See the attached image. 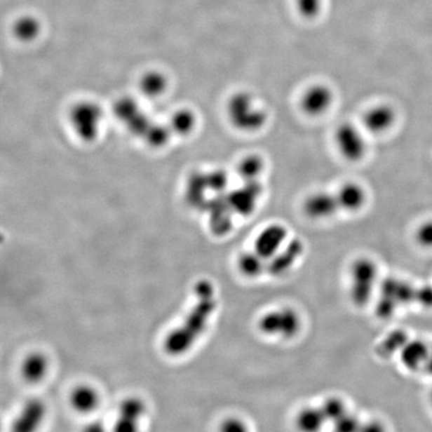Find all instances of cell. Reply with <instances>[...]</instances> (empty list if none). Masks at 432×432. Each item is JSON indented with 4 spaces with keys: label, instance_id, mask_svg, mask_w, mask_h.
Masks as SVG:
<instances>
[{
    "label": "cell",
    "instance_id": "obj_1",
    "mask_svg": "<svg viewBox=\"0 0 432 432\" xmlns=\"http://www.w3.org/2000/svg\"><path fill=\"white\" fill-rule=\"evenodd\" d=\"M196 302L182 325L169 333L164 349L171 356H180L189 351L203 335L210 316L216 309L215 286L203 279L196 286Z\"/></svg>",
    "mask_w": 432,
    "mask_h": 432
},
{
    "label": "cell",
    "instance_id": "obj_2",
    "mask_svg": "<svg viewBox=\"0 0 432 432\" xmlns=\"http://www.w3.org/2000/svg\"><path fill=\"white\" fill-rule=\"evenodd\" d=\"M227 114L231 126L241 133H257L269 121L266 110L258 104L250 91H237L230 96Z\"/></svg>",
    "mask_w": 432,
    "mask_h": 432
},
{
    "label": "cell",
    "instance_id": "obj_3",
    "mask_svg": "<svg viewBox=\"0 0 432 432\" xmlns=\"http://www.w3.org/2000/svg\"><path fill=\"white\" fill-rule=\"evenodd\" d=\"M378 267L370 257H359L349 269V298L356 307H365L378 290Z\"/></svg>",
    "mask_w": 432,
    "mask_h": 432
},
{
    "label": "cell",
    "instance_id": "obj_4",
    "mask_svg": "<svg viewBox=\"0 0 432 432\" xmlns=\"http://www.w3.org/2000/svg\"><path fill=\"white\" fill-rule=\"evenodd\" d=\"M417 288L396 277H387L378 285L375 314L379 318H391L399 307L415 302Z\"/></svg>",
    "mask_w": 432,
    "mask_h": 432
},
{
    "label": "cell",
    "instance_id": "obj_5",
    "mask_svg": "<svg viewBox=\"0 0 432 432\" xmlns=\"http://www.w3.org/2000/svg\"><path fill=\"white\" fill-rule=\"evenodd\" d=\"M257 328L265 337L288 340L299 335L302 319L295 309L284 306L262 314L258 319Z\"/></svg>",
    "mask_w": 432,
    "mask_h": 432
},
{
    "label": "cell",
    "instance_id": "obj_6",
    "mask_svg": "<svg viewBox=\"0 0 432 432\" xmlns=\"http://www.w3.org/2000/svg\"><path fill=\"white\" fill-rule=\"evenodd\" d=\"M335 142L340 156L349 162L360 161L367 151L363 131L351 122H344L335 129Z\"/></svg>",
    "mask_w": 432,
    "mask_h": 432
},
{
    "label": "cell",
    "instance_id": "obj_7",
    "mask_svg": "<svg viewBox=\"0 0 432 432\" xmlns=\"http://www.w3.org/2000/svg\"><path fill=\"white\" fill-rule=\"evenodd\" d=\"M333 100L335 95L330 86L324 83H313L302 93L299 107L309 116H323L332 107Z\"/></svg>",
    "mask_w": 432,
    "mask_h": 432
},
{
    "label": "cell",
    "instance_id": "obj_8",
    "mask_svg": "<svg viewBox=\"0 0 432 432\" xmlns=\"http://www.w3.org/2000/svg\"><path fill=\"white\" fill-rule=\"evenodd\" d=\"M288 241V230L281 223H271L257 234L252 250L264 259L269 260Z\"/></svg>",
    "mask_w": 432,
    "mask_h": 432
},
{
    "label": "cell",
    "instance_id": "obj_9",
    "mask_svg": "<svg viewBox=\"0 0 432 432\" xmlns=\"http://www.w3.org/2000/svg\"><path fill=\"white\" fill-rule=\"evenodd\" d=\"M304 244L299 238L288 239L285 245L274 257L267 260L266 274L281 277L290 272L304 255Z\"/></svg>",
    "mask_w": 432,
    "mask_h": 432
},
{
    "label": "cell",
    "instance_id": "obj_10",
    "mask_svg": "<svg viewBox=\"0 0 432 432\" xmlns=\"http://www.w3.org/2000/svg\"><path fill=\"white\" fill-rule=\"evenodd\" d=\"M304 215L313 220H323L332 217L340 211L337 194L328 191H316L305 198Z\"/></svg>",
    "mask_w": 432,
    "mask_h": 432
},
{
    "label": "cell",
    "instance_id": "obj_11",
    "mask_svg": "<svg viewBox=\"0 0 432 432\" xmlns=\"http://www.w3.org/2000/svg\"><path fill=\"white\" fill-rule=\"evenodd\" d=\"M396 109L389 103H377L366 109L363 115L365 130L372 135H382L392 128L396 121Z\"/></svg>",
    "mask_w": 432,
    "mask_h": 432
},
{
    "label": "cell",
    "instance_id": "obj_12",
    "mask_svg": "<svg viewBox=\"0 0 432 432\" xmlns=\"http://www.w3.org/2000/svg\"><path fill=\"white\" fill-rule=\"evenodd\" d=\"M100 119L102 112L93 103H81L74 108L72 114L75 130L86 140L93 137L97 133Z\"/></svg>",
    "mask_w": 432,
    "mask_h": 432
},
{
    "label": "cell",
    "instance_id": "obj_13",
    "mask_svg": "<svg viewBox=\"0 0 432 432\" xmlns=\"http://www.w3.org/2000/svg\"><path fill=\"white\" fill-rule=\"evenodd\" d=\"M262 194V185L258 182H245L243 189L234 191L227 201L234 212L248 216L257 208V201Z\"/></svg>",
    "mask_w": 432,
    "mask_h": 432
},
{
    "label": "cell",
    "instance_id": "obj_14",
    "mask_svg": "<svg viewBox=\"0 0 432 432\" xmlns=\"http://www.w3.org/2000/svg\"><path fill=\"white\" fill-rule=\"evenodd\" d=\"M46 414V406L39 399H30L23 406L18 419L13 422V431L16 432L34 431L39 427Z\"/></svg>",
    "mask_w": 432,
    "mask_h": 432
},
{
    "label": "cell",
    "instance_id": "obj_15",
    "mask_svg": "<svg viewBox=\"0 0 432 432\" xmlns=\"http://www.w3.org/2000/svg\"><path fill=\"white\" fill-rule=\"evenodd\" d=\"M429 349L426 342L420 339H410L399 352L401 365L410 372L424 370Z\"/></svg>",
    "mask_w": 432,
    "mask_h": 432
},
{
    "label": "cell",
    "instance_id": "obj_16",
    "mask_svg": "<svg viewBox=\"0 0 432 432\" xmlns=\"http://www.w3.org/2000/svg\"><path fill=\"white\" fill-rule=\"evenodd\" d=\"M340 210L358 212L363 210L367 201L365 189L356 182H346L337 192Z\"/></svg>",
    "mask_w": 432,
    "mask_h": 432
},
{
    "label": "cell",
    "instance_id": "obj_17",
    "mask_svg": "<svg viewBox=\"0 0 432 432\" xmlns=\"http://www.w3.org/2000/svg\"><path fill=\"white\" fill-rule=\"evenodd\" d=\"M144 412V405L140 399L129 398L121 403L119 414L115 424L116 431H135L138 421Z\"/></svg>",
    "mask_w": 432,
    "mask_h": 432
},
{
    "label": "cell",
    "instance_id": "obj_18",
    "mask_svg": "<svg viewBox=\"0 0 432 432\" xmlns=\"http://www.w3.org/2000/svg\"><path fill=\"white\" fill-rule=\"evenodd\" d=\"M237 269L243 276L250 279L266 274V260L257 255L255 251H245L237 258Z\"/></svg>",
    "mask_w": 432,
    "mask_h": 432
},
{
    "label": "cell",
    "instance_id": "obj_19",
    "mask_svg": "<svg viewBox=\"0 0 432 432\" xmlns=\"http://www.w3.org/2000/svg\"><path fill=\"white\" fill-rule=\"evenodd\" d=\"M328 424L323 410L319 406H306L297 413V426L305 432L319 431Z\"/></svg>",
    "mask_w": 432,
    "mask_h": 432
},
{
    "label": "cell",
    "instance_id": "obj_20",
    "mask_svg": "<svg viewBox=\"0 0 432 432\" xmlns=\"http://www.w3.org/2000/svg\"><path fill=\"white\" fill-rule=\"evenodd\" d=\"M410 340V337L403 330H394L386 335L378 344L377 354L382 358H389L391 356L399 354L406 342Z\"/></svg>",
    "mask_w": 432,
    "mask_h": 432
},
{
    "label": "cell",
    "instance_id": "obj_21",
    "mask_svg": "<svg viewBox=\"0 0 432 432\" xmlns=\"http://www.w3.org/2000/svg\"><path fill=\"white\" fill-rule=\"evenodd\" d=\"M48 372V360L41 353H32L23 361L21 372L23 377L29 382H37L42 379Z\"/></svg>",
    "mask_w": 432,
    "mask_h": 432
},
{
    "label": "cell",
    "instance_id": "obj_22",
    "mask_svg": "<svg viewBox=\"0 0 432 432\" xmlns=\"http://www.w3.org/2000/svg\"><path fill=\"white\" fill-rule=\"evenodd\" d=\"M72 403L75 410L79 412H91L97 406V392L88 385L76 387L72 394Z\"/></svg>",
    "mask_w": 432,
    "mask_h": 432
},
{
    "label": "cell",
    "instance_id": "obj_23",
    "mask_svg": "<svg viewBox=\"0 0 432 432\" xmlns=\"http://www.w3.org/2000/svg\"><path fill=\"white\" fill-rule=\"evenodd\" d=\"M264 169V161L257 154H250L243 161L239 162L238 170L239 175L243 178L244 182H257L258 176L262 175Z\"/></svg>",
    "mask_w": 432,
    "mask_h": 432
},
{
    "label": "cell",
    "instance_id": "obj_24",
    "mask_svg": "<svg viewBox=\"0 0 432 432\" xmlns=\"http://www.w3.org/2000/svg\"><path fill=\"white\" fill-rule=\"evenodd\" d=\"M320 407L328 422L332 424H335L337 420L342 419L344 415L349 412L344 401L342 398H335V396L326 398L321 403Z\"/></svg>",
    "mask_w": 432,
    "mask_h": 432
},
{
    "label": "cell",
    "instance_id": "obj_25",
    "mask_svg": "<svg viewBox=\"0 0 432 432\" xmlns=\"http://www.w3.org/2000/svg\"><path fill=\"white\" fill-rule=\"evenodd\" d=\"M39 21L32 16H25L16 21L14 25V34L21 41H32L39 32Z\"/></svg>",
    "mask_w": 432,
    "mask_h": 432
},
{
    "label": "cell",
    "instance_id": "obj_26",
    "mask_svg": "<svg viewBox=\"0 0 432 432\" xmlns=\"http://www.w3.org/2000/svg\"><path fill=\"white\" fill-rule=\"evenodd\" d=\"M298 13L305 18H316L323 8V0H295Z\"/></svg>",
    "mask_w": 432,
    "mask_h": 432
},
{
    "label": "cell",
    "instance_id": "obj_27",
    "mask_svg": "<svg viewBox=\"0 0 432 432\" xmlns=\"http://www.w3.org/2000/svg\"><path fill=\"white\" fill-rule=\"evenodd\" d=\"M333 426H335V431L342 432L361 431V427H363L360 420L356 415L349 412H347L342 419L337 420Z\"/></svg>",
    "mask_w": 432,
    "mask_h": 432
},
{
    "label": "cell",
    "instance_id": "obj_28",
    "mask_svg": "<svg viewBox=\"0 0 432 432\" xmlns=\"http://www.w3.org/2000/svg\"><path fill=\"white\" fill-rule=\"evenodd\" d=\"M417 241L422 248H432V220L422 223L417 229Z\"/></svg>",
    "mask_w": 432,
    "mask_h": 432
},
{
    "label": "cell",
    "instance_id": "obj_29",
    "mask_svg": "<svg viewBox=\"0 0 432 432\" xmlns=\"http://www.w3.org/2000/svg\"><path fill=\"white\" fill-rule=\"evenodd\" d=\"M163 84L164 81H162L161 76L151 74L143 79L142 88L149 95H156L157 93H161V88H163Z\"/></svg>",
    "mask_w": 432,
    "mask_h": 432
},
{
    "label": "cell",
    "instance_id": "obj_30",
    "mask_svg": "<svg viewBox=\"0 0 432 432\" xmlns=\"http://www.w3.org/2000/svg\"><path fill=\"white\" fill-rule=\"evenodd\" d=\"M415 304L420 306L431 309L432 307V286L424 285L417 288V299Z\"/></svg>",
    "mask_w": 432,
    "mask_h": 432
},
{
    "label": "cell",
    "instance_id": "obj_31",
    "mask_svg": "<svg viewBox=\"0 0 432 432\" xmlns=\"http://www.w3.org/2000/svg\"><path fill=\"white\" fill-rule=\"evenodd\" d=\"M175 128L185 133L194 128V119L191 114L185 112V114L175 115Z\"/></svg>",
    "mask_w": 432,
    "mask_h": 432
},
{
    "label": "cell",
    "instance_id": "obj_32",
    "mask_svg": "<svg viewBox=\"0 0 432 432\" xmlns=\"http://www.w3.org/2000/svg\"><path fill=\"white\" fill-rule=\"evenodd\" d=\"M222 431L227 432L245 431H248V426L244 424L243 420L231 417L224 420L222 424Z\"/></svg>",
    "mask_w": 432,
    "mask_h": 432
},
{
    "label": "cell",
    "instance_id": "obj_33",
    "mask_svg": "<svg viewBox=\"0 0 432 432\" xmlns=\"http://www.w3.org/2000/svg\"><path fill=\"white\" fill-rule=\"evenodd\" d=\"M424 370L427 373V374L431 375L432 377V346L429 349L428 356H427Z\"/></svg>",
    "mask_w": 432,
    "mask_h": 432
},
{
    "label": "cell",
    "instance_id": "obj_34",
    "mask_svg": "<svg viewBox=\"0 0 432 432\" xmlns=\"http://www.w3.org/2000/svg\"><path fill=\"white\" fill-rule=\"evenodd\" d=\"M431 403H432V391H431Z\"/></svg>",
    "mask_w": 432,
    "mask_h": 432
}]
</instances>
